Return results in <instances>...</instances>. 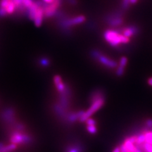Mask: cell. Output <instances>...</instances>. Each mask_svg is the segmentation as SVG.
Masks as SVG:
<instances>
[{
    "label": "cell",
    "instance_id": "cell-3",
    "mask_svg": "<svg viewBox=\"0 0 152 152\" xmlns=\"http://www.w3.org/2000/svg\"><path fill=\"white\" fill-rule=\"evenodd\" d=\"M105 102V96L101 97L98 99L96 101H93L92 104H91L90 108L87 110H86L84 113L83 114V115L80 118L79 121L81 122H85L86 120L88 119V118L91 117V115H93L95 112H96L98 110H100L102 106L104 105Z\"/></svg>",
    "mask_w": 152,
    "mask_h": 152
},
{
    "label": "cell",
    "instance_id": "cell-20",
    "mask_svg": "<svg viewBox=\"0 0 152 152\" xmlns=\"http://www.w3.org/2000/svg\"><path fill=\"white\" fill-rule=\"evenodd\" d=\"M112 152H120V146H116V147L113 150Z\"/></svg>",
    "mask_w": 152,
    "mask_h": 152
},
{
    "label": "cell",
    "instance_id": "cell-21",
    "mask_svg": "<svg viewBox=\"0 0 152 152\" xmlns=\"http://www.w3.org/2000/svg\"><path fill=\"white\" fill-rule=\"evenodd\" d=\"M55 0H43V1L46 4H51L54 2Z\"/></svg>",
    "mask_w": 152,
    "mask_h": 152
},
{
    "label": "cell",
    "instance_id": "cell-1",
    "mask_svg": "<svg viewBox=\"0 0 152 152\" xmlns=\"http://www.w3.org/2000/svg\"><path fill=\"white\" fill-rule=\"evenodd\" d=\"M103 36L105 40L113 47L118 46L120 44H127L130 41V39L124 36L119 30H106Z\"/></svg>",
    "mask_w": 152,
    "mask_h": 152
},
{
    "label": "cell",
    "instance_id": "cell-5",
    "mask_svg": "<svg viewBox=\"0 0 152 152\" xmlns=\"http://www.w3.org/2000/svg\"><path fill=\"white\" fill-rule=\"evenodd\" d=\"M30 141H31V138L30 136L22 134L20 132H15L10 138L11 143L16 144L30 143Z\"/></svg>",
    "mask_w": 152,
    "mask_h": 152
},
{
    "label": "cell",
    "instance_id": "cell-12",
    "mask_svg": "<svg viewBox=\"0 0 152 152\" xmlns=\"http://www.w3.org/2000/svg\"><path fill=\"white\" fill-rule=\"evenodd\" d=\"M17 148V144H14V143H11L8 144V145H6L4 146V148H3L2 150V152H10L11 151H13L14 150L16 149Z\"/></svg>",
    "mask_w": 152,
    "mask_h": 152
},
{
    "label": "cell",
    "instance_id": "cell-14",
    "mask_svg": "<svg viewBox=\"0 0 152 152\" xmlns=\"http://www.w3.org/2000/svg\"><path fill=\"white\" fill-rule=\"evenodd\" d=\"M87 131L89 132L91 134H94L97 132V127H96V125H87L86 126Z\"/></svg>",
    "mask_w": 152,
    "mask_h": 152
},
{
    "label": "cell",
    "instance_id": "cell-4",
    "mask_svg": "<svg viewBox=\"0 0 152 152\" xmlns=\"http://www.w3.org/2000/svg\"><path fill=\"white\" fill-rule=\"evenodd\" d=\"M105 21L109 26L112 27H116L122 24L124 19L122 17V13L121 11H114L106 15Z\"/></svg>",
    "mask_w": 152,
    "mask_h": 152
},
{
    "label": "cell",
    "instance_id": "cell-11",
    "mask_svg": "<svg viewBox=\"0 0 152 152\" xmlns=\"http://www.w3.org/2000/svg\"><path fill=\"white\" fill-rule=\"evenodd\" d=\"M84 111H79L76 113H71L70 115H68V120L70 122H74L76 121L77 120H79L80 118H81L83 114L84 113Z\"/></svg>",
    "mask_w": 152,
    "mask_h": 152
},
{
    "label": "cell",
    "instance_id": "cell-13",
    "mask_svg": "<svg viewBox=\"0 0 152 152\" xmlns=\"http://www.w3.org/2000/svg\"><path fill=\"white\" fill-rule=\"evenodd\" d=\"M144 133V135L146 137V141L148 143H150L152 144V130H149V129H147V130L144 131L143 132Z\"/></svg>",
    "mask_w": 152,
    "mask_h": 152
},
{
    "label": "cell",
    "instance_id": "cell-6",
    "mask_svg": "<svg viewBox=\"0 0 152 152\" xmlns=\"http://www.w3.org/2000/svg\"><path fill=\"white\" fill-rule=\"evenodd\" d=\"M86 20V17L84 15H79L77 17H75L73 18H67L62 22V26L64 28H69L71 26L76 25L78 24H81Z\"/></svg>",
    "mask_w": 152,
    "mask_h": 152
},
{
    "label": "cell",
    "instance_id": "cell-2",
    "mask_svg": "<svg viewBox=\"0 0 152 152\" xmlns=\"http://www.w3.org/2000/svg\"><path fill=\"white\" fill-rule=\"evenodd\" d=\"M91 57L101 63L102 65L108 68H114L118 67V64L115 60L106 56L98 50H92L91 52Z\"/></svg>",
    "mask_w": 152,
    "mask_h": 152
},
{
    "label": "cell",
    "instance_id": "cell-19",
    "mask_svg": "<svg viewBox=\"0 0 152 152\" xmlns=\"http://www.w3.org/2000/svg\"><path fill=\"white\" fill-rule=\"evenodd\" d=\"M146 125L148 128H150L152 129V119H149L146 121Z\"/></svg>",
    "mask_w": 152,
    "mask_h": 152
},
{
    "label": "cell",
    "instance_id": "cell-9",
    "mask_svg": "<svg viewBox=\"0 0 152 152\" xmlns=\"http://www.w3.org/2000/svg\"><path fill=\"white\" fill-rule=\"evenodd\" d=\"M127 64V57L122 56L120 59V62L119 64V65H118L117 68L116 75L118 76V77H121V76L123 75L125 71V68L126 67Z\"/></svg>",
    "mask_w": 152,
    "mask_h": 152
},
{
    "label": "cell",
    "instance_id": "cell-23",
    "mask_svg": "<svg viewBox=\"0 0 152 152\" xmlns=\"http://www.w3.org/2000/svg\"><path fill=\"white\" fill-rule=\"evenodd\" d=\"M5 144H4V143H0V152H1V151H2V150H3V148H4V146H5Z\"/></svg>",
    "mask_w": 152,
    "mask_h": 152
},
{
    "label": "cell",
    "instance_id": "cell-25",
    "mask_svg": "<svg viewBox=\"0 0 152 152\" xmlns=\"http://www.w3.org/2000/svg\"><path fill=\"white\" fill-rule=\"evenodd\" d=\"M138 1V0H130V3L131 4H135Z\"/></svg>",
    "mask_w": 152,
    "mask_h": 152
},
{
    "label": "cell",
    "instance_id": "cell-7",
    "mask_svg": "<svg viewBox=\"0 0 152 152\" xmlns=\"http://www.w3.org/2000/svg\"><path fill=\"white\" fill-rule=\"evenodd\" d=\"M139 31V29L138 27L135 25H131L121 29L119 32L123 34L124 36L127 37L128 38L131 37L132 36H134L135 35H137Z\"/></svg>",
    "mask_w": 152,
    "mask_h": 152
},
{
    "label": "cell",
    "instance_id": "cell-22",
    "mask_svg": "<svg viewBox=\"0 0 152 152\" xmlns=\"http://www.w3.org/2000/svg\"><path fill=\"white\" fill-rule=\"evenodd\" d=\"M148 84H149L150 86H152V77H150L149 79H148Z\"/></svg>",
    "mask_w": 152,
    "mask_h": 152
},
{
    "label": "cell",
    "instance_id": "cell-10",
    "mask_svg": "<svg viewBox=\"0 0 152 152\" xmlns=\"http://www.w3.org/2000/svg\"><path fill=\"white\" fill-rule=\"evenodd\" d=\"M53 81H54L55 85L56 87V89L58 90V92L62 93L65 89V86L62 81V79L60 75H55L53 78Z\"/></svg>",
    "mask_w": 152,
    "mask_h": 152
},
{
    "label": "cell",
    "instance_id": "cell-17",
    "mask_svg": "<svg viewBox=\"0 0 152 152\" xmlns=\"http://www.w3.org/2000/svg\"><path fill=\"white\" fill-rule=\"evenodd\" d=\"M86 124H87V125H96V122L93 119H91V117L88 118L86 120Z\"/></svg>",
    "mask_w": 152,
    "mask_h": 152
},
{
    "label": "cell",
    "instance_id": "cell-15",
    "mask_svg": "<svg viewBox=\"0 0 152 152\" xmlns=\"http://www.w3.org/2000/svg\"><path fill=\"white\" fill-rule=\"evenodd\" d=\"M130 4V0H123L122 3V8L123 10H127Z\"/></svg>",
    "mask_w": 152,
    "mask_h": 152
},
{
    "label": "cell",
    "instance_id": "cell-8",
    "mask_svg": "<svg viewBox=\"0 0 152 152\" xmlns=\"http://www.w3.org/2000/svg\"><path fill=\"white\" fill-rule=\"evenodd\" d=\"M44 16V13L43 6H40L39 8H38L33 20L34 22V24H35L36 26L39 27L41 25L42 22H43V20Z\"/></svg>",
    "mask_w": 152,
    "mask_h": 152
},
{
    "label": "cell",
    "instance_id": "cell-24",
    "mask_svg": "<svg viewBox=\"0 0 152 152\" xmlns=\"http://www.w3.org/2000/svg\"><path fill=\"white\" fill-rule=\"evenodd\" d=\"M68 1L70 2V3H71L72 5H75L77 2H76V0H68Z\"/></svg>",
    "mask_w": 152,
    "mask_h": 152
},
{
    "label": "cell",
    "instance_id": "cell-18",
    "mask_svg": "<svg viewBox=\"0 0 152 152\" xmlns=\"http://www.w3.org/2000/svg\"><path fill=\"white\" fill-rule=\"evenodd\" d=\"M81 149L78 147H74V148H70V149L68 150V152H81Z\"/></svg>",
    "mask_w": 152,
    "mask_h": 152
},
{
    "label": "cell",
    "instance_id": "cell-16",
    "mask_svg": "<svg viewBox=\"0 0 152 152\" xmlns=\"http://www.w3.org/2000/svg\"><path fill=\"white\" fill-rule=\"evenodd\" d=\"M40 64L43 67H46L48 66L49 65V61L46 58H41L40 60Z\"/></svg>",
    "mask_w": 152,
    "mask_h": 152
}]
</instances>
